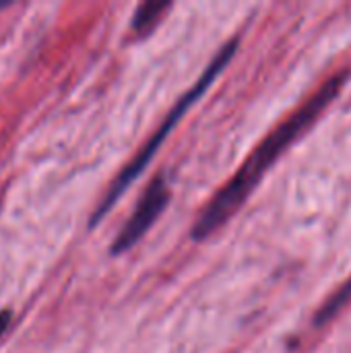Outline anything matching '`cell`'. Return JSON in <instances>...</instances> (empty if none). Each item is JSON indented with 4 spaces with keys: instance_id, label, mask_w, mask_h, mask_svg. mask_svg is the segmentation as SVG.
<instances>
[{
    "instance_id": "1",
    "label": "cell",
    "mask_w": 351,
    "mask_h": 353,
    "mask_svg": "<svg viewBox=\"0 0 351 353\" xmlns=\"http://www.w3.org/2000/svg\"><path fill=\"white\" fill-rule=\"evenodd\" d=\"M348 79V72H339L337 77L329 79L300 110H296L283 124H279L259 147L257 151L244 161V165L238 170V174L213 196V201L203 209L199 215L192 236L197 240H203L211 236L217 228H221L246 201L250 190L261 182L263 174L277 161V157L321 116V112L335 99V95L341 91L343 83Z\"/></svg>"
},
{
    "instance_id": "2",
    "label": "cell",
    "mask_w": 351,
    "mask_h": 353,
    "mask_svg": "<svg viewBox=\"0 0 351 353\" xmlns=\"http://www.w3.org/2000/svg\"><path fill=\"white\" fill-rule=\"evenodd\" d=\"M236 48H238V39H232V41H228L221 50H219V54L211 60V64L207 66V70L203 72V77L197 81V85L172 108V112L168 114V118L163 120V124L157 128V132L145 143V147L137 153V157L118 174V178L114 180V184L110 186V190H108V194L103 196V201L99 203V207L95 209V213H93V217H91V225H95L114 205H116V201L120 199V194L130 186V182H134V178L137 176H141V172L147 168V163H149V159L155 155V151L159 149V145L163 143V139L170 134V130L180 122V118L184 116V112L209 89V85L215 81V77L223 70V66L230 62V58L234 56V52H236Z\"/></svg>"
},
{
    "instance_id": "3",
    "label": "cell",
    "mask_w": 351,
    "mask_h": 353,
    "mask_svg": "<svg viewBox=\"0 0 351 353\" xmlns=\"http://www.w3.org/2000/svg\"><path fill=\"white\" fill-rule=\"evenodd\" d=\"M170 201V190H168V182L163 180V176H157L141 194L130 219L124 223V228L120 230V234L116 236L114 244H112V252L120 254L124 250H128L134 242H139L145 232L153 225V221L159 217V213L166 209Z\"/></svg>"
},
{
    "instance_id": "4",
    "label": "cell",
    "mask_w": 351,
    "mask_h": 353,
    "mask_svg": "<svg viewBox=\"0 0 351 353\" xmlns=\"http://www.w3.org/2000/svg\"><path fill=\"white\" fill-rule=\"evenodd\" d=\"M170 2H145L137 8L134 19H132V29L139 35H147L163 17L166 10H170Z\"/></svg>"
},
{
    "instance_id": "5",
    "label": "cell",
    "mask_w": 351,
    "mask_h": 353,
    "mask_svg": "<svg viewBox=\"0 0 351 353\" xmlns=\"http://www.w3.org/2000/svg\"><path fill=\"white\" fill-rule=\"evenodd\" d=\"M350 300H351V279L345 283V285H343V288H341V290H339V292H337V294H335V296H333V298H331V300H329V302H327V304H325V306H323V308H321V312L317 314V321H314V323H317V325H325V323H327V321H331V319H333V316H335V314H337V312H339V310H341Z\"/></svg>"
},
{
    "instance_id": "6",
    "label": "cell",
    "mask_w": 351,
    "mask_h": 353,
    "mask_svg": "<svg viewBox=\"0 0 351 353\" xmlns=\"http://www.w3.org/2000/svg\"><path fill=\"white\" fill-rule=\"evenodd\" d=\"M10 319H12L10 310H2V312H0V337H2V333L6 331V327H8Z\"/></svg>"
}]
</instances>
